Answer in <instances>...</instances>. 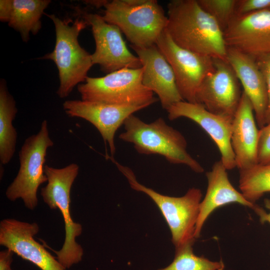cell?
Returning <instances> with one entry per match:
<instances>
[{
  "mask_svg": "<svg viewBox=\"0 0 270 270\" xmlns=\"http://www.w3.org/2000/svg\"><path fill=\"white\" fill-rule=\"evenodd\" d=\"M166 30L174 42L190 52L227 61L224 32L197 0H172Z\"/></svg>",
  "mask_w": 270,
  "mask_h": 270,
  "instance_id": "cell-1",
  "label": "cell"
},
{
  "mask_svg": "<svg viewBox=\"0 0 270 270\" xmlns=\"http://www.w3.org/2000/svg\"><path fill=\"white\" fill-rule=\"evenodd\" d=\"M46 15L54 24L56 40L54 50L40 58L55 63L60 80L56 94L64 98L76 86L86 81L94 65L92 54L80 46L78 40L80 32L88 25L80 16L73 20L61 19L54 14Z\"/></svg>",
  "mask_w": 270,
  "mask_h": 270,
  "instance_id": "cell-2",
  "label": "cell"
},
{
  "mask_svg": "<svg viewBox=\"0 0 270 270\" xmlns=\"http://www.w3.org/2000/svg\"><path fill=\"white\" fill-rule=\"evenodd\" d=\"M124 125V131L120 134V138L132 144L138 153L159 154L171 164L186 165L196 173L204 172L202 165L187 152L184 136L162 118L146 123L132 114Z\"/></svg>",
  "mask_w": 270,
  "mask_h": 270,
  "instance_id": "cell-3",
  "label": "cell"
},
{
  "mask_svg": "<svg viewBox=\"0 0 270 270\" xmlns=\"http://www.w3.org/2000/svg\"><path fill=\"white\" fill-rule=\"evenodd\" d=\"M104 8V20L118 26L136 47L156 44L168 24V16L156 0H107Z\"/></svg>",
  "mask_w": 270,
  "mask_h": 270,
  "instance_id": "cell-4",
  "label": "cell"
},
{
  "mask_svg": "<svg viewBox=\"0 0 270 270\" xmlns=\"http://www.w3.org/2000/svg\"><path fill=\"white\" fill-rule=\"evenodd\" d=\"M47 184L41 188L40 195L51 209H58L64 223L65 238L62 248L54 250L56 258L66 270L82 261L84 250L76 240L82 233L81 224L74 221L70 214V191L79 172V166L72 163L62 168L44 166Z\"/></svg>",
  "mask_w": 270,
  "mask_h": 270,
  "instance_id": "cell-5",
  "label": "cell"
},
{
  "mask_svg": "<svg viewBox=\"0 0 270 270\" xmlns=\"http://www.w3.org/2000/svg\"><path fill=\"white\" fill-rule=\"evenodd\" d=\"M110 160L127 178L133 190L148 195L158 206L170 228L175 248L194 242L196 227L202 198L199 188H190L180 197L164 195L138 182L130 168L122 165L114 158Z\"/></svg>",
  "mask_w": 270,
  "mask_h": 270,
  "instance_id": "cell-6",
  "label": "cell"
},
{
  "mask_svg": "<svg viewBox=\"0 0 270 270\" xmlns=\"http://www.w3.org/2000/svg\"><path fill=\"white\" fill-rule=\"evenodd\" d=\"M142 74V67L124 68L102 77L88 76L77 88L83 100L146 108L158 99L143 84Z\"/></svg>",
  "mask_w": 270,
  "mask_h": 270,
  "instance_id": "cell-7",
  "label": "cell"
},
{
  "mask_svg": "<svg viewBox=\"0 0 270 270\" xmlns=\"http://www.w3.org/2000/svg\"><path fill=\"white\" fill-rule=\"evenodd\" d=\"M54 144L50 136L48 122L44 120L38 132L26 138L20 148L18 173L6 191L9 200L20 198L25 206L32 210L37 206L38 189L48 182L44 168L47 150Z\"/></svg>",
  "mask_w": 270,
  "mask_h": 270,
  "instance_id": "cell-8",
  "label": "cell"
},
{
  "mask_svg": "<svg viewBox=\"0 0 270 270\" xmlns=\"http://www.w3.org/2000/svg\"><path fill=\"white\" fill-rule=\"evenodd\" d=\"M156 45L170 66L184 101L196 103V94L204 78L214 70V58L176 44L165 30Z\"/></svg>",
  "mask_w": 270,
  "mask_h": 270,
  "instance_id": "cell-9",
  "label": "cell"
},
{
  "mask_svg": "<svg viewBox=\"0 0 270 270\" xmlns=\"http://www.w3.org/2000/svg\"><path fill=\"white\" fill-rule=\"evenodd\" d=\"M78 14L90 26L96 44L92 54L94 64H98L104 72L124 68H139L142 63L128 48L122 32L115 25L107 22L100 14L77 10Z\"/></svg>",
  "mask_w": 270,
  "mask_h": 270,
  "instance_id": "cell-10",
  "label": "cell"
},
{
  "mask_svg": "<svg viewBox=\"0 0 270 270\" xmlns=\"http://www.w3.org/2000/svg\"><path fill=\"white\" fill-rule=\"evenodd\" d=\"M214 70L200 86L196 101L209 112L233 118L242 92L240 84L228 61L214 58Z\"/></svg>",
  "mask_w": 270,
  "mask_h": 270,
  "instance_id": "cell-11",
  "label": "cell"
},
{
  "mask_svg": "<svg viewBox=\"0 0 270 270\" xmlns=\"http://www.w3.org/2000/svg\"><path fill=\"white\" fill-rule=\"evenodd\" d=\"M227 48L254 58L270 52V9L234 16L224 31Z\"/></svg>",
  "mask_w": 270,
  "mask_h": 270,
  "instance_id": "cell-12",
  "label": "cell"
},
{
  "mask_svg": "<svg viewBox=\"0 0 270 270\" xmlns=\"http://www.w3.org/2000/svg\"><path fill=\"white\" fill-rule=\"evenodd\" d=\"M38 232L36 222L4 219L0 222V244L41 270H66L56 257L36 240L34 236Z\"/></svg>",
  "mask_w": 270,
  "mask_h": 270,
  "instance_id": "cell-13",
  "label": "cell"
},
{
  "mask_svg": "<svg viewBox=\"0 0 270 270\" xmlns=\"http://www.w3.org/2000/svg\"><path fill=\"white\" fill-rule=\"evenodd\" d=\"M62 106L69 116L84 119L96 128L106 145L108 144L110 156L113 158L116 150L114 143L116 132L129 116L146 108L144 106H121L83 100H66Z\"/></svg>",
  "mask_w": 270,
  "mask_h": 270,
  "instance_id": "cell-14",
  "label": "cell"
},
{
  "mask_svg": "<svg viewBox=\"0 0 270 270\" xmlns=\"http://www.w3.org/2000/svg\"><path fill=\"white\" fill-rule=\"evenodd\" d=\"M166 111L170 120L184 117L198 124L217 146L226 168L230 170L236 168L230 141L233 118L213 114L200 104L184 100L174 104Z\"/></svg>",
  "mask_w": 270,
  "mask_h": 270,
  "instance_id": "cell-15",
  "label": "cell"
},
{
  "mask_svg": "<svg viewBox=\"0 0 270 270\" xmlns=\"http://www.w3.org/2000/svg\"><path fill=\"white\" fill-rule=\"evenodd\" d=\"M130 46L142 63L143 84L158 95L162 108L167 110L174 104L184 100L173 70L156 45L145 48Z\"/></svg>",
  "mask_w": 270,
  "mask_h": 270,
  "instance_id": "cell-16",
  "label": "cell"
},
{
  "mask_svg": "<svg viewBox=\"0 0 270 270\" xmlns=\"http://www.w3.org/2000/svg\"><path fill=\"white\" fill-rule=\"evenodd\" d=\"M256 124L253 106L242 91L232 120L230 139L236 168L239 170L258 164L259 130Z\"/></svg>",
  "mask_w": 270,
  "mask_h": 270,
  "instance_id": "cell-17",
  "label": "cell"
},
{
  "mask_svg": "<svg viewBox=\"0 0 270 270\" xmlns=\"http://www.w3.org/2000/svg\"><path fill=\"white\" fill-rule=\"evenodd\" d=\"M227 61L232 67L253 106L257 125H266L268 92L265 80L256 59L244 52L228 48Z\"/></svg>",
  "mask_w": 270,
  "mask_h": 270,
  "instance_id": "cell-18",
  "label": "cell"
},
{
  "mask_svg": "<svg viewBox=\"0 0 270 270\" xmlns=\"http://www.w3.org/2000/svg\"><path fill=\"white\" fill-rule=\"evenodd\" d=\"M227 170L220 160L214 164L210 171L206 172L208 186L205 196L200 204L196 238H199L206 221L216 208L232 203H238L252 210L256 206L234 187L230 181Z\"/></svg>",
  "mask_w": 270,
  "mask_h": 270,
  "instance_id": "cell-19",
  "label": "cell"
},
{
  "mask_svg": "<svg viewBox=\"0 0 270 270\" xmlns=\"http://www.w3.org/2000/svg\"><path fill=\"white\" fill-rule=\"evenodd\" d=\"M50 0H10L7 22L18 32L23 42H28L30 33L37 34L42 28L40 18Z\"/></svg>",
  "mask_w": 270,
  "mask_h": 270,
  "instance_id": "cell-20",
  "label": "cell"
},
{
  "mask_svg": "<svg viewBox=\"0 0 270 270\" xmlns=\"http://www.w3.org/2000/svg\"><path fill=\"white\" fill-rule=\"evenodd\" d=\"M18 109L16 101L9 92L5 80L0 82V162L8 164L15 151L17 132L12 124Z\"/></svg>",
  "mask_w": 270,
  "mask_h": 270,
  "instance_id": "cell-21",
  "label": "cell"
},
{
  "mask_svg": "<svg viewBox=\"0 0 270 270\" xmlns=\"http://www.w3.org/2000/svg\"><path fill=\"white\" fill-rule=\"evenodd\" d=\"M239 188L244 198L256 204L264 194L270 192V164H256L240 170Z\"/></svg>",
  "mask_w": 270,
  "mask_h": 270,
  "instance_id": "cell-22",
  "label": "cell"
},
{
  "mask_svg": "<svg viewBox=\"0 0 270 270\" xmlns=\"http://www.w3.org/2000/svg\"><path fill=\"white\" fill-rule=\"evenodd\" d=\"M194 242L175 248L173 261L166 267L158 270H224L222 260L212 261L203 256H198L193 252Z\"/></svg>",
  "mask_w": 270,
  "mask_h": 270,
  "instance_id": "cell-23",
  "label": "cell"
},
{
  "mask_svg": "<svg viewBox=\"0 0 270 270\" xmlns=\"http://www.w3.org/2000/svg\"><path fill=\"white\" fill-rule=\"evenodd\" d=\"M200 6L218 22L223 32L235 16L236 0H197Z\"/></svg>",
  "mask_w": 270,
  "mask_h": 270,
  "instance_id": "cell-24",
  "label": "cell"
},
{
  "mask_svg": "<svg viewBox=\"0 0 270 270\" xmlns=\"http://www.w3.org/2000/svg\"><path fill=\"white\" fill-rule=\"evenodd\" d=\"M258 164H270V122L259 130Z\"/></svg>",
  "mask_w": 270,
  "mask_h": 270,
  "instance_id": "cell-25",
  "label": "cell"
},
{
  "mask_svg": "<svg viewBox=\"0 0 270 270\" xmlns=\"http://www.w3.org/2000/svg\"><path fill=\"white\" fill-rule=\"evenodd\" d=\"M270 0H236L235 16L270 9Z\"/></svg>",
  "mask_w": 270,
  "mask_h": 270,
  "instance_id": "cell-26",
  "label": "cell"
},
{
  "mask_svg": "<svg viewBox=\"0 0 270 270\" xmlns=\"http://www.w3.org/2000/svg\"><path fill=\"white\" fill-rule=\"evenodd\" d=\"M255 59L263 76L267 89L268 102L266 118V124H267L270 122V52Z\"/></svg>",
  "mask_w": 270,
  "mask_h": 270,
  "instance_id": "cell-27",
  "label": "cell"
},
{
  "mask_svg": "<svg viewBox=\"0 0 270 270\" xmlns=\"http://www.w3.org/2000/svg\"><path fill=\"white\" fill-rule=\"evenodd\" d=\"M265 207L268 210L267 212L262 207L256 204L254 210L258 216L260 221L262 224L268 222L270 224V198H265L264 200Z\"/></svg>",
  "mask_w": 270,
  "mask_h": 270,
  "instance_id": "cell-28",
  "label": "cell"
},
{
  "mask_svg": "<svg viewBox=\"0 0 270 270\" xmlns=\"http://www.w3.org/2000/svg\"><path fill=\"white\" fill-rule=\"evenodd\" d=\"M14 252L6 248L0 252V270H11Z\"/></svg>",
  "mask_w": 270,
  "mask_h": 270,
  "instance_id": "cell-29",
  "label": "cell"
},
{
  "mask_svg": "<svg viewBox=\"0 0 270 270\" xmlns=\"http://www.w3.org/2000/svg\"><path fill=\"white\" fill-rule=\"evenodd\" d=\"M107 0H87L86 3L91 5L93 6L99 8L100 7H104L105 4Z\"/></svg>",
  "mask_w": 270,
  "mask_h": 270,
  "instance_id": "cell-30",
  "label": "cell"
},
{
  "mask_svg": "<svg viewBox=\"0 0 270 270\" xmlns=\"http://www.w3.org/2000/svg\"></svg>",
  "mask_w": 270,
  "mask_h": 270,
  "instance_id": "cell-31",
  "label": "cell"
},
{
  "mask_svg": "<svg viewBox=\"0 0 270 270\" xmlns=\"http://www.w3.org/2000/svg\"></svg>",
  "mask_w": 270,
  "mask_h": 270,
  "instance_id": "cell-32",
  "label": "cell"
}]
</instances>
